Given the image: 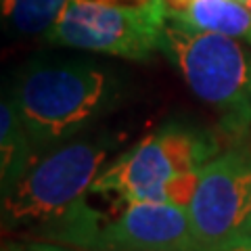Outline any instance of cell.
<instances>
[{
	"instance_id": "6da1fadb",
	"label": "cell",
	"mask_w": 251,
	"mask_h": 251,
	"mask_svg": "<svg viewBox=\"0 0 251 251\" xmlns=\"http://www.w3.org/2000/svg\"><path fill=\"white\" fill-rule=\"evenodd\" d=\"M113 145V138L74 140L34 161L2 188L4 226L49 230L72 214L84 203Z\"/></svg>"
},
{
	"instance_id": "7a4b0ae2",
	"label": "cell",
	"mask_w": 251,
	"mask_h": 251,
	"mask_svg": "<svg viewBox=\"0 0 251 251\" xmlns=\"http://www.w3.org/2000/svg\"><path fill=\"white\" fill-rule=\"evenodd\" d=\"M161 50L174 61L197 97L222 111L224 130L251 128V54L234 38L168 21Z\"/></svg>"
},
{
	"instance_id": "3957f363",
	"label": "cell",
	"mask_w": 251,
	"mask_h": 251,
	"mask_svg": "<svg viewBox=\"0 0 251 251\" xmlns=\"http://www.w3.org/2000/svg\"><path fill=\"white\" fill-rule=\"evenodd\" d=\"M111 90L109 74L94 65L40 67L21 80L15 105L38 149L80 132L107 107Z\"/></svg>"
},
{
	"instance_id": "277c9868",
	"label": "cell",
	"mask_w": 251,
	"mask_h": 251,
	"mask_svg": "<svg viewBox=\"0 0 251 251\" xmlns=\"http://www.w3.org/2000/svg\"><path fill=\"white\" fill-rule=\"evenodd\" d=\"M168 21L166 0H69L46 40L147 61L161 50Z\"/></svg>"
},
{
	"instance_id": "5b68a950",
	"label": "cell",
	"mask_w": 251,
	"mask_h": 251,
	"mask_svg": "<svg viewBox=\"0 0 251 251\" xmlns=\"http://www.w3.org/2000/svg\"><path fill=\"white\" fill-rule=\"evenodd\" d=\"M188 218L203 251L251 234V153L226 151L201 168Z\"/></svg>"
},
{
	"instance_id": "8992f818",
	"label": "cell",
	"mask_w": 251,
	"mask_h": 251,
	"mask_svg": "<svg viewBox=\"0 0 251 251\" xmlns=\"http://www.w3.org/2000/svg\"><path fill=\"white\" fill-rule=\"evenodd\" d=\"M195 243L188 209L172 203H126L100 228L97 251H161Z\"/></svg>"
},
{
	"instance_id": "52a82bcc",
	"label": "cell",
	"mask_w": 251,
	"mask_h": 251,
	"mask_svg": "<svg viewBox=\"0 0 251 251\" xmlns=\"http://www.w3.org/2000/svg\"><path fill=\"white\" fill-rule=\"evenodd\" d=\"M176 174V166L161 134L155 132L100 172L90 193H111L124 203H168L166 184Z\"/></svg>"
},
{
	"instance_id": "ba28073f",
	"label": "cell",
	"mask_w": 251,
	"mask_h": 251,
	"mask_svg": "<svg viewBox=\"0 0 251 251\" xmlns=\"http://www.w3.org/2000/svg\"><path fill=\"white\" fill-rule=\"evenodd\" d=\"M170 21L251 42V11L245 2L241 4L237 0H193L184 15L172 17Z\"/></svg>"
},
{
	"instance_id": "9c48e42d",
	"label": "cell",
	"mask_w": 251,
	"mask_h": 251,
	"mask_svg": "<svg viewBox=\"0 0 251 251\" xmlns=\"http://www.w3.org/2000/svg\"><path fill=\"white\" fill-rule=\"evenodd\" d=\"M0 151L2 188H6L34 163V145L21 122L15 99H4L0 107Z\"/></svg>"
},
{
	"instance_id": "30bf717a",
	"label": "cell",
	"mask_w": 251,
	"mask_h": 251,
	"mask_svg": "<svg viewBox=\"0 0 251 251\" xmlns=\"http://www.w3.org/2000/svg\"><path fill=\"white\" fill-rule=\"evenodd\" d=\"M69 0H2V17L19 34H49Z\"/></svg>"
},
{
	"instance_id": "8fae6325",
	"label": "cell",
	"mask_w": 251,
	"mask_h": 251,
	"mask_svg": "<svg viewBox=\"0 0 251 251\" xmlns=\"http://www.w3.org/2000/svg\"><path fill=\"white\" fill-rule=\"evenodd\" d=\"M199 174L201 170L197 172H184V174H176L168 180L166 184V199L172 205H178L182 209H188L191 201L197 193L199 186Z\"/></svg>"
},
{
	"instance_id": "7c38bea8",
	"label": "cell",
	"mask_w": 251,
	"mask_h": 251,
	"mask_svg": "<svg viewBox=\"0 0 251 251\" xmlns=\"http://www.w3.org/2000/svg\"><path fill=\"white\" fill-rule=\"evenodd\" d=\"M207 251H251V234H239V237H232Z\"/></svg>"
},
{
	"instance_id": "4fadbf2b",
	"label": "cell",
	"mask_w": 251,
	"mask_h": 251,
	"mask_svg": "<svg viewBox=\"0 0 251 251\" xmlns=\"http://www.w3.org/2000/svg\"><path fill=\"white\" fill-rule=\"evenodd\" d=\"M15 251H75L72 247L57 245V243H46V241H34V243H23V245H13Z\"/></svg>"
},
{
	"instance_id": "5bb4252c",
	"label": "cell",
	"mask_w": 251,
	"mask_h": 251,
	"mask_svg": "<svg viewBox=\"0 0 251 251\" xmlns=\"http://www.w3.org/2000/svg\"><path fill=\"white\" fill-rule=\"evenodd\" d=\"M191 4H193V0H166L170 19H172V17H178V15H184Z\"/></svg>"
},
{
	"instance_id": "9a60e30c",
	"label": "cell",
	"mask_w": 251,
	"mask_h": 251,
	"mask_svg": "<svg viewBox=\"0 0 251 251\" xmlns=\"http://www.w3.org/2000/svg\"><path fill=\"white\" fill-rule=\"evenodd\" d=\"M161 251H203L197 243H191V245H184V247H172V249H161Z\"/></svg>"
},
{
	"instance_id": "2e32d148",
	"label": "cell",
	"mask_w": 251,
	"mask_h": 251,
	"mask_svg": "<svg viewBox=\"0 0 251 251\" xmlns=\"http://www.w3.org/2000/svg\"><path fill=\"white\" fill-rule=\"evenodd\" d=\"M243 2H245V6H247L249 11H251V0H243Z\"/></svg>"
},
{
	"instance_id": "e0dca14e",
	"label": "cell",
	"mask_w": 251,
	"mask_h": 251,
	"mask_svg": "<svg viewBox=\"0 0 251 251\" xmlns=\"http://www.w3.org/2000/svg\"><path fill=\"white\" fill-rule=\"evenodd\" d=\"M4 251H15V249H13V245H11V247H9V249H4Z\"/></svg>"
}]
</instances>
